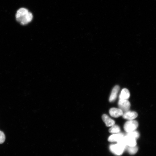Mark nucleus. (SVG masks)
Masks as SVG:
<instances>
[{"instance_id": "nucleus-14", "label": "nucleus", "mask_w": 156, "mask_h": 156, "mask_svg": "<svg viewBox=\"0 0 156 156\" xmlns=\"http://www.w3.org/2000/svg\"><path fill=\"white\" fill-rule=\"evenodd\" d=\"M127 135L134 138L136 139L139 137L140 134L137 131L134 130L128 132Z\"/></svg>"}, {"instance_id": "nucleus-5", "label": "nucleus", "mask_w": 156, "mask_h": 156, "mask_svg": "<svg viewBox=\"0 0 156 156\" xmlns=\"http://www.w3.org/2000/svg\"><path fill=\"white\" fill-rule=\"evenodd\" d=\"M110 115L114 118H118L123 114V111L120 109L116 108H112L109 111Z\"/></svg>"}, {"instance_id": "nucleus-3", "label": "nucleus", "mask_w": 156, "mask_h": 156, "mask_svg": "<svg viewBox=\"0 0 156 156\" xmlns=\"http://www.w3.org/2000/svg\"><path fill=\"white\" fill-rule=\"evenodd\" d=\"M138 122L134 120H130L127 122L124 126L125 131L129 132L135 130L138 127Z\"/></svg>"}, {"instance_id": "nucleus-2", "label": "nucleus", "mask_w": 156, "mask_h": 156, "mask_svg": "<svg viewBox=\"0 0 156 156\" xmlns=\"http://www.w3.org/2000/svg\"><path fill=\"white\" fill-rule=\"evenodd\" d=\"M127 147L117 143L116 144L111 145L110 146V151L115 155H120L122 154Z\"/></svg>"}, {"instance_id": "nucleus-4", "label": "nucleus", "mask_w": 156, "mask_h": 156, "mask_svg": "<svg viewBox=\"0 0 156 156\" xmlns=\"http://www.w3.org/2000/svg\"><path fill=\"white\" fill-rule=\"evenodd\" d=\"M119 108L124 112L129 111L130 107V104L127 100L120 99L118 103Z\"/></svg>"}, {"instance_id": "nucleus-15", "label": "nucleus", "mask_w": 156, "mask_h": 156, "mask_svg": "<svg viewBox=\"0 0 156 156\" xmlns=\"http://www.w3.org/2000/svg\"><path fill=\"white\" fill-rule=\"evenodd\" d=\"M5 136L4 133L0 130V144L3 143L5 140Z\"/></svg>"}, {"instance_id": "nucleus-11", "label": "nucleus", "mask_w": 156, "mask_h": 156, "mask_svg": "<svg viewBox=\"0 0 156 156\" xmlns=\"http://www.w3.org/2000/svg\"><path fill=\"white\" fill-rule=\"evenodd\" d=\"M130 96L129 91L127 89H123L119 96L120 99L126 100L128 99Z\"/></svg>"}, {"instance_id": "nucleus-7", "label": "nucleus", "mask_w": 156, "mask_h": 156, "mask_svg": "<svg viewBox=\"0 0 156 156\" xmlns=\"http://www.w3.org/2000/svg\"><path fill=\"white\" fill-rule=\"evenodd\" d=\"M123 140L127 146L131 147L136 146V139L127 135L124 136Z\"/></svg>"}, {"instance_id": "nucleus-12", "label": "nucleus", "mask_w": 156, "mask_h": 156, "mask_svg": "<svg viewBox=\"0 0 156 156\" xmlns=\"http://www.w3.org/2000/svg\"><path fill=\"white\" fill-rule=\"evenodd\" d=\"M120 131V127L118 125H115L112 126L109 130V132L112 134L119 133Z\"/></svg>"}, {"instance_id": "nucleus-13", "label": "nucleus", "mask_w": 156, "mask_h": 156, "mask_svg": "<svg viewBox=\"0 0 156 156\" xmlns=\"http://www.w3.org/2000/svg\"><path fill=\"white\" fill-rule=\"evenodd\" d=\"M138 150V147L136 146L131 147L128 146V151L130 154L134 155L136 154Z\"/></svg>"}, {"instance_id": "nucleus-10", "label": "nucleus", "mask_w": 156, "mask_h": 156, "mask_svg": "<svg viewBox=\"0 0 156 156\" xmlns=\"http://www.w3.org/2000/svg\"><path fill=\"white\" fill-rule=\"evenodd\" d=\"M102 118L107 127H111L115 124V121L106 114L103 115Z\"/></svg>"}, {"instance_id": "nucleus-8", "label": "nucleus", "mask_w": 156, "mask_h": 156, "mask_svg": "<svg viewBox=\"0 0 156 156\" xmlns=\"http://www.w3.org/2000/svg\"><path fill=\"white\" fill-rule=\"evenodd\" d=\"M124 134L121 133H117L111 135L108 140L111 142H117L119 141L124 137Z\"/></svg>"}, {"instance_id": "nucleus-9", "label": "nucleus", "mask_w": 156, "mask_h": 156, "mask_svg": "<svg viewBox=\"0 0 156 156\" xmlns=\"http://www.w3.org/2000/svg\"><path fill=\"white\" fill-rule=\"evenodd\" d=\"M120 89V87L118 85L115 86L114 87L109 98V101L110 102H112L115 100Z\"/></svg>"}, {"instance_id": "nucleus-1", "label": "nucleus", "mask_w": 156, "mask_h": 156, "mask_svg": "<svg viewBox=\"0 0 156 156\" xmlns=\"http://www.w3.org/2000/svg\"><path fill=\"white\" fill-rule=\"evenodd\" d=\"M16 21L22 25H25L32 20V13L25 7H21L18 9L15 15Z\"/></svg>"}, {"instance_id": "nucleus-6", "label": "nucleus", "mask_w": 156, "mask_h": 156, "mask_svg": "<svg viewBox=\"0 0 156 156\" xmlns=\"http://www.w3.org/2000/svg\"><path fill=\"white\" fill-rule=\"evenodd\" d=\"M138 116L136 112L128 111L123 114V117L124 119L130 120H134L137 118Z\"/></svg>"}]
</instances>
